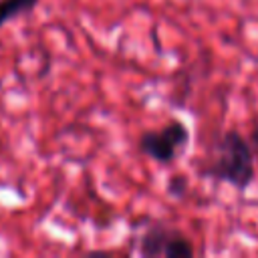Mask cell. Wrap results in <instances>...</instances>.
I'll use <instances>...</instances> for the list:
<instances>
[{
	"label": "cell",
	"instance_id": "1",
	"mask_svg": "<svg viewBox=\"0 0 258 258\" xmlns=\"http://www.w3.org/2000/svg\"><path fill=\"white\" fill-rule=\"evenodd\" d=\"M202 175L212 177L218 183H228L238 191L248 189L256 175L250 141L236 129L224 131L216 139Z\"/></svg>",
	"mask_w": 258,
	"mask_h": 258
},
{
	"label": "cell",
	"instance_id": "2",
	"mask_svg": "<svg viewBox=\"0 0 258 258\" xmlns=\"http://www.w3.org/2000/svg\"><path fill=\"white\" fill-rule=\"evenodd\" d=\"M187 143H189L187 125L173 117L159 131H153V129L143 131L137 139V149L149 159L161 165H169L181 155Z\"/></svg>",
	"mask_w": 258,
	"mask_h": 258
},
{
	"label": "cell",
	"instance_id": "3",
	"mask_svg": "<svg viewBox=\"0 0 258 258\" xmlns=\"http://www.w3.org/2000/svg\"><path fill=\"white\" fill-rule=\"evenodd\" d=\"M175 228L163 224V222H153L145 228V232L139 236L137 240V254L143 258H157L163 256L165 244L169 240V236L173 234Z\"/></svg>",
	"mask_w": 258,
	"mask_h": 258
},
{
	"label": "cell",
	"instance_id": "4",
	"mask_svg": "<svg viewBox=\"0 0 258 258\" xmlns=\"http://www.w3.org/2000/svg\"><path fill=\"white\" fill-rule=\"evenodd\" d=\"M40 0H0V28L8 22L32 12Z\"/></svg>",
	"mask_w": 258,
	"mask_h": 258
},
{
	"label": "cell",
	"instance_id": "5",
	"mask_svg": "<svg viewBox=\"0 0 258 258\" xmlns=\"http://www.w3.org/2000/svg\"><path fill=\"white\" fill-rule=\"evenodd\" d=\"M196 256V248L194 242L181 232V230H173V234L169 236L165 250H163V258H194Z\"/></svg>",
	"mask_w": 258,
	"mask_h": 258
},
{
	"label": "cell",
	"instance_id": "6",
	"mask_svg": "<svg viewBox=\"0 0 258 258\" xmlns=\"http://www.w3.org/2000/svg\"><path fill=\"white\" fill-rule=\"evenodd\" d=\"M187 189H189V177L183 175V173H175V175H171V177L167 179V183H165V191H167V196L173 198V200H181V198H185Z\"/></svg>",
	"mask_w": 258,
	"mask_h": 258
},
{
	"label": "cell",
	"instance_id": "7",
	"mask_svg": "<svg viewBox=\"0 0 258 258\" xmlns=\"http://www.w3.org/2000/svg\"><path fill=\"white\" fill-rule=\"evenodd\" d=\"M250 143H252L254 147H258V123L254 125V129H252V133H250Z\"/></svg>",
	"mask_w": 258,
	"mask_h": 258
}]
</instances>
